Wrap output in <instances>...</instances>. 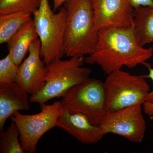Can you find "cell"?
I'll list each match as a JSON object with an SVG mask.
<instances>
[{
	"instance_id": "obj_10",
	"label": "cell",
	"mask_w": 153,
	"mask_h": 153,
	"mask_svg": "<svg viewBox=\"0 0 153 153\" xmlns=\"http://www.w3.org/2000/svg\"><path fill=\"white\" fill-rule=\"evenodd\" d=\"M41 42L39 38L34 41L29 49L27 57L19 65L15 82L29 94L38 93L45 84L47 66L41 60Z\"/></svg>"
},
{
	"instance_id": "obj_13",
	"label": "cell",
	"mask_w": 153,
	"mask_h": 153,
	"mask_svg": "<svg viewBox=\"0 0 153 153\" xmlns=\"http://www.w3.org/2000/svg\"><path fill=\"white\" fill-rule=\"evenodd\" d=\"M38 37L34 19L31 17L7 43L9 53L16 64L19 66L22 63L30 46Z\"/></svg>"
},
{
	"instance_id": "obj_18",
	"label": "cell",
	"mask_w": 153,
	"mask_h": 153,
	"mask_svg": "<svg viewBox=\"0 0 153 153\" xmlns=\"http://www.w3.org/2000/svg\"><path fill=\"white\" fill-rule=\"evenodd\" d=\"M19 67L9 53L5 57L0 60V83L15 82Z\"/></svg>"
},
{
	"instance_id": "obj_1",
	"label": "cell",
	"mask_w": 153,
	"mask_h": 153,
	"mask_svg": "<svg viewBox=\"0 0 153 153\" xmlns=\"http://www.w3.org/2000/svg\"><path fill=\"white\" fill-rule=\"evenodd\" d=\"M98 32L92 52L84 57L85 63L97 64L108 74L123 66L134 68L144 65L153 56V48L140 46L134 33V24L126 28H108Z\"/></svg>"
},
{
	"instance_id": "obj_21",
	"label": "cell",
	"mask_w": 153,
	"mask_h": 153,
	"mask_svg": "<svg viewBox=\"0 0 153 153\" xmlns=\"http://www.w3.org/2000/svg\"><path fill=\"white\" fill-rule=\"evenodd\" d=\"M67 0H52L53 2V8L56 10L61 7Z\"/></svg>"
},
{
	"instance_id": "obj_17",
	"label": "cell",
	"mask_w": 153,
	"mask_h": 153,
	"mask_svg": "<svg viewBox=\"0 0 153 153\" xmlns=\"http://www.w3.org/2000/svg\"><path fill=\"white\" fill-rule=\"evenodd\" d=\"M41 0H0V14L25 11L33 14L38 10Z\"/></svg>"
},
{
	"instance_id": "obj_5",
	"label": "cell",
	"mask_w": 153,
	"mask_h": 153,
	"mask_svg": "<svg viewBox=\"0 0 153 153\" xmlns=\"http://www.w3.org/2000/svg\"><path fill=\"white\" fill-rule=\"evenodd\" d=\"M34 21L41 42L40 55L46 66L64 56L63 40L66 20L65 7L55 14L49 0H41L33 13Z\"/></svg>"
},
{
	"instance_id": "obj_11",
	"label": "cell",
	"mask_w": 153,
	"mask_h": 153,
	"mask_svg": "<svg viewBox=\"0 0 153 153\" xmlns=\"http://www.w3.org/2000/svg\"><path fill=\"white\" fill-rule=\"evenodd\" d=\"M63 129L83 145H94L104 136L101 128L92 124L87 116L81 113H71L63 109L57 122Z\"/></svg>"
},
{
	"instance_id": "obj_2",
	"label": "cell",
	"mask_w": 153,
	"mask_h": 153,
	"mask_svg": "<svg viewBox=\"0 0 153 153\" xmlns=\"http://www.w3.org/2000/svg\"><path fill=\"white\" fill-rule=\"evenodd\" d=\"M63 51L67 57L91 54L98 36L91 0H67Z\"/></svg>"
},
{
	"instance_id": "obj_9",
	"label": "cell",
	"mask_w": 153,
	"mask_h": 153,
	"mask_svg": "<svg viewBox=\"0 0 153 153\" xmlns=\"http://www.w3.org/2000/svg\"><path fill=\"white\" fill-rule=\"evenodd\" d=\"M96 30L126 28L134 24V10L128 0H91Z\"/></svg>"
},
{
	"instance_id": "obj_19",
	"label": "cell",
	"mask_w": 153,
	"mask_h": 153,
	"mask_svg": "<svg viewBox=\"0 0 153 153\" xmlns=\"http://www.w3.org/2000/svg\"><path fill=\"white\" fill-rule=\"evenodd\" d=\"M149 70V74L145 75L146 78H149L153 82V68L149 63H146L144 65ZM144 112L149 116L151 119H153V88L149 93L146 102L143 105Z\"/></svg>"
},
{
	"instance_id": "obj_8",
	"label": "cell",
	"mask_w": 153,
	"mask_h": 153,
	"mask_svg": "<svg viewBox=\"0 0 153 153\" xmlns=\"http://www.w3.org/2000/svg\"><path fill=\"white\" fill-rule=\"evenodd\" d=\"M142 105H137L106 113L99 126L105 135L111 133L123 137L131 142L141 143L146 129Z\"/></svg>"
},
{
	"instance_id": "obj_7",
	"label": "cell",
	"mask_w": 153,
	"mask_h": 153,
	"mask_svg": "<svg viewBox=\"0 0 153 153\" xmlns=\"http://www.w3.org/2000/svg\"><path fill=\"white\" fill-rule=\"evenodd\" d=\"M41 111L32 115H25L16 111L11 117L20 133V142L25 153H34L41 137L51 129L57 127V122L63 107L60 101L51 105L40 104Z\"/></svg>"
},
{
	"instance_id": "obj_20",
	"label": "cell",
	"mask_w": 153,
	"mask_h": 153,
	"mask_svg": "<svg viewBox=\"0 0 153 153\" xmlns=\"http://www.w3.org/2000/svg\"><path fill=\"white\" fill-rule=\"evenodd\" d=\"M134 9L140 7L153 6V0H128Z\"/></svg>"
},
{
	"instance_id": "obj_14",
	"label": "cell",
	"mask_w": 153,
	"mask_h": 153,
	"mask_svg": "<svg viewBox=\"0 0 153 153\" xmlns=\"http://www.w3.org/2000/svg\"><path fill=\"white\" fill-rule=\"evenodd\" d=\"M134 30L140 46L153 42V6L140 7L134 10Z\"/></svg>"
},
{
	"instance_id": "obj_12",
	"label": "cell",
	"mask_w": 153,
	"mask_h": 153,
	"mask_svg": "<svg viewBox=\"0 0 153 153\" xmlns=\"http://www.w3.org/2000/svg\"><path fill=\"white\" fill-rule=\"evenodd\" d=\"M28 94L16 82L0 83V132L6 120L16 111L30 109Z\"/></svg>"
},
{
	"instance_id": "obj_4",
	"label": "cell",
	"mask_w": 153,
	"mask_h": 153,
	"mask_svg": "<svg viewBox=\"0 0 153 153\" xmlns=\"http://www.w3.org/2000/svg\"><path fill=\"white\" fill-rule=\"evenodd\" d=\"M146 79L121 69L108 74L103 82L106 113L143 104L151 91Z\"/></svg>"
},
{
	"instance_id": "obj_15",
	"label": "cell",
	"mask_w": 153,
	"mask_h": 153,
	"mask_svg": "<svg viewBox=\"0 0 153 153\" xmlns=\"http://www.w3.org/2000/svg\"><path fill=\"white\" fill-rule=\"evenodd\" d=\"M32 14L25 11L0 14V44L7 43Z\"/></svg>"
},
{
	"instance_id": "obj_6",
	"label": "cell",
	"mask_w": 153,
	"mask_h": 153,
	"mask_svg": "<svg viewBox=\"0 0 153 153\" xmlns=\"http://www.w3.org/2000/svg\"><path fill=\"white\" fill-rule=\"evenodd\" d=\"M60 102L63 109L85 114L94 125L99 126L106 113L103 82L95 78H89L71 88Z\"/></svg>"
},
{
	"instance_id": "obj_16",
	"label": "cell",
	"mask_w": 153,
	"mask_h": 153,
	"mask_svg": "<svg viewBox=\"0 0 153 153\" xmlns=\"http://www.w3.org/2000/svg\"><path fill=\"white\" fill-rule=\"evenodd\" d=\"M19 129L14 121L6 131L0 132V152L1 153H25L19 137Z\"/></svg>"
},
{
	"instance_id": "obj_3",
	"label": "cell",
	"mask_w": 153,
	"mask_h": 153,
	"mask_svg": "<svg viewBox=\"0 0 153 153\" xmlns=\"http://www.w3.org/2000/svg\"><path fill=\"white\" fill-rule=\"evenodd\" d=\"M84 57L57 59L47 65L45 85L38 93L31 96L30 102L40 104L56 97H63L71 88L90 78L91 69L82 67L85 63Z\"/></svg>"
}]
</instances>
